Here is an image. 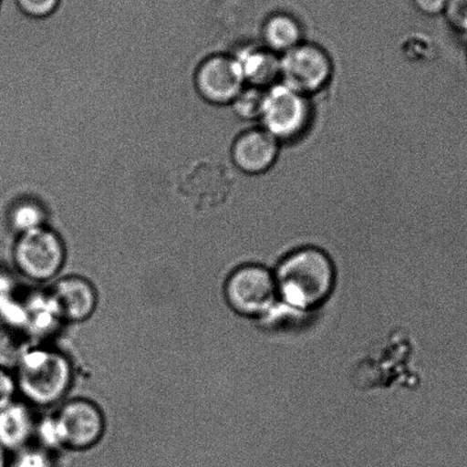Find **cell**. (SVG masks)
Here are the masks:
<instances>
[{
  "label": "cell",
  "mask_w": 467,
  "mask_h": 467,
  "mask_svg": "<svg viewBox=\"0 0 467 467\" xmlns=\"http://www.w3.org/2000/svg\"><path fill=\"white\" fill-rule=\"evenodd\" d=\"M275 278L284 308L304 316L328 302L337 288V271L327 252L306 246L281 258Z\"/></svg>",
  "instance_id": "cell-1"
},
{
  "label": "cell",
  "mask_w": 467,
  "mask_h": 467,
  "mask_svg": "<svg viewBox=\"0 0 467 467\" xmlns=\"http://www.w3.org/2000/svg\"><path fill=\"white\" fill-rule=\"evenodd\" d=\"M17 391L31 407L51 408L66 400L75 380L74 364L57 348L36 343L15 370Z\"/></svg>",
  "instance_id": "cell-2"
},
{
  "label": "cell",
  "mask_w": 467,
  "mask_h": 467,
  "mask_svg": "<svg viewBox=\"0 0 467 467\" xmlns=\"http://www.w3.org/2000/svg\"><path fill=\"white\" fill-rule=\"evenodd\" d=\"M107 421L102 408L88 398L67 399L52 415L38 420V443L57 451H86L97 447L106 434Z\"/></svg>",
  "instance_id": "cell-3"
},
{
  "label": "cell",
  "mask_w": 467,
  "mask_h": 467,
  "mask_svg": "<svg viewBox=\"0 0 467 467\" xmlns=\"http://www.w3.org/2000/svg\"><path fill=\"white\" fill-rule=\"evenodd\" d=\"M223 297L230 310L243 318H266L278 306L275 274L257 263L239 265L226 276Z\"/></svg>",
  "instance_id": "cell-4"
},
{
  "label": "cell",
  "mask_w": 467,
  "mask_h": 467,
  "mask_svg": "<svg viewBox=\"0 0 467 467\" xmlns=\"http://www.w3.org/2000/svg\"><path fill=\"white\" fill-rule=\"evenodd\" d=\"M67 261L66 244L47 226L19 235L13 247V263L19 275L35 284L53 283Z\"/></svg>",
  "instance_id": "cell-5"
},
{
  "label": "cell",
  "mask_w": 467,
  "mask_h": 467,
  "mask_svg": "<svg viewBox=\"0 0 467 467\" xmlns=\"http://www.w3.org/2000/svg\"><path fill=\"white\" fill-rule=\"evenodd\" d=\"M260 120L262 129L280 143L293 140L311 124V103L306 95L279 81L265 90Z\"/></svg>",
  "instance_id": "cell-6"
},
{
  "label": "cell",
  "mask_w": 467,
  "mask_h": 467,
  "mask_svg": "<svg viewBox=\"0 0 467 467\" xmlns=\"http://www.w3.org/2000/svg\"><path fill=\"white\" fill-rule=\"evenodd\" d=\"M333 71L332 58L318 45L303 42L280 57V83L307 98L326 88Z\"/></svg>",
  "instance_id": "cell-7"
},
{
  "label": "cell",
  "mask_w": 467,
  "mask_h": 467,
  "mask_svg": "<svg viewBox=\"0 0 467 467\" xmlns=\"http://www.w3.org/2000/svg\"><path fill=\"white\" fill-rule=\"evenodd\" d=\"M199 94L217 106L231 104L246 88L242 71L234 56H213L199 66L194 76Z\"/></svg>",
  "instance_id": "cell-8"
},
{
  "label": "cell",
  "mask_w": 467,
  "mask_h": 467,
  "mask_svg": "<svg viewBox=\"0 0 467 467\" xmlns=\"http://www.w3.org/2000/svg\"><path fill=\"white\" fill-rule=\"evenodd\" d=\"M63 324H80L92 318L99 306L98 289L79 275H60L48 289Z\"/></svg>",
  "instance_id": "cell-9"
},
{
  "label": "cell",
  "mask_w": 467,
  "mask_h": 467,
  "mask_svg": "<svg viewBox=\"0 0 467 467\" xmlns=\"http://www.w3.org/2000/svg\"><path fill=\"white\" fill-rule=\"evenodd\" d=\"M279 152V140L261 127L238 136L233 145V161L244 173L260 175L271 170Z\"/></svg>",
  "instance_id": "cell-10"
},
{
  "label": "cell",
  "mask_w": 467,
  "mask_h": 467,
  "mask_svg": "<svg viewBox=\"0 0 467 467\" xmlns=\"http://www.w3.org/2000/svg\"><path fill=\"white\" fill-rule=\"evenodd\" d=\"M38 420L33 407L25 401H13L0 410V447L6 452H16L36 438Z\"/></svg>",
  "instance_id": "cell-11"
},
{
  "label": "cell",
  "mask_w": 467,
  "mask_h": 467,
  "mask_svg": "<svg viewBox=\"0 0 467 467\" xmlns=\"http://www.w3.org/2000/svg\"><path fill=\"white\" fill-rule=\"evenodd\" d=\"M246 86L267 89L280 81V57L265 47L246 45L234 54Z\"/></svg>",
  "instance_id": "cell-12"
},
{
  "label": "cell",
  "mask_w": 467,
  "mask_h": 467,
  "mask_svg": "<svg viewBox=\"0 0 467 467\" xmlns=\"http://www.w3.org/2000/svg\"><path fill=\"white\" fill-rule=\"evenodd\" d=\"M263 47L276 56H284L303 43V28L289 13L275 12L266 17L262 26Z\"/></svg>",
  "instance_id": "cell-13"
},
{
  "label": "cell",
  "mask_w": 467,
  "mask_h": 467,
  "mask_svg": "<svg viewBox=\"0 0 467 467\" xmlns=\"http://www.w3.org/2000/svg\"><path fill=\"white\" fill-rule=\"evenodd\" d=\"M36 344L24 330L8 325H0V368L13 371L22 358Z\"/></svg>",
  "instance_id": "cell-14"
},
{
  "label": "cell",
  "mask_w": 467,
  "mask_h": 467,
  "mask_svg": "<svg viewBox=\"0 0 467 467\" xmlns=\"http://www.w3.org/2000/svg\"><path fill=\"white\" fill-rule=\"evenodd\" d=\"M47 222V212L39 203L25 201L16 203L10 213V225L19 235L44 228Z\"/></svg>",
  "instance_id": "cell-15"
},
{
  "label": "cell",
  "mask_w": 467,
  "mask_h": 467,
  "mask_svg": "<svg viewBox=\"0 0 467 467\" xmlns=\"http://www.w3.org/2000/svg\"><path fill=\"white\" fill-rule=\"evenodd\" d=\"M15 455L12 467H57L56 451L38 442H31Z\"/></svg>",
  "instance_id": "cell-16"
},
{
  "label": "cell",
  "mask_w": 467,
  "mask_h": 467,
  "mask_svg": "<svg viewBox=\"0 0 467 467\" xmlns=\"http://www.w3.org/2000/svg\"><path fill=\"white\" fill-rule=\"evenodd\" d=\"M266 89L246 86L233 104L234 110L244 120H260Z\"/></svg>",
  "instance_id": "cell-17"
},
{
  "label": "cell",
  "mask_w": 467,
  "mask_h": 467,
  "mask_svg": "<svg viewBox=\"0 0 467 467\" xmlns=\"http://www.w3.org/2000/svg\"><path fill=\"white\" fill-rule=\"evenodd\" d=\"M60 2L61 0H16L17 7L24 15L36 19L52 16Z\"/></svg>",
  "instance_id": "cell-18"
},
{
  "label": "cell",
  "mask_w": 467,
  "mask_h": 467,
  "mask_svg": "<svg viewBox=\"0 0 467 467\" xmlns=\"http://www.w3.org/2000/svg\"><path fill=\"white\" fill-rule=\"evenodd\" d=\"M443 16L452 29L467 35V0H449Z\"/></svg>",
  "instance_id": "cell-19"
},
{
  "label": "cell",
  "mask_w": 467,
  "mask_h": 467,
  "mask_svg": "<svg viewBox=\"0 0 467 467\" xmlns=\"http://www.w3.org/2000/svg\"><path fill=\"white\" fill-rule=\"evenodd\" d=\"M17 384L15 373L0 368V410L16 400Z\"/></svg>",
  "instance_id": "cell-20"
},
{
  "label": "cell",
  "mask_w": 467,
  "mask_h": 467,
  "mask_svg": "<svg viewBox=\"0 0 467 467\" xmlns=\"http://www.w3.org/2000/svg\"><path fill=\"white\" fill-rule=\"evenodd\" d=\"M416 10L426 16H443L449 0H411Z\"/></svg>",
  "instance_id": "cell-21"
},
{
  "label": "cell",
  "mask_w": 467,
  "mask_h": 467,
  "mask_svg": "<svg viewBox=\"0 0 467 467\" xmlns=\"http://www.w3.org/2000/svg\"><path fill=\"white\" fill-rule=\"evenodd\" d=\"M0 467H8L7 452L0 447Z\"/></svg>",
  "instance_id": "cell-22"
}]
</instances>
